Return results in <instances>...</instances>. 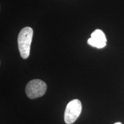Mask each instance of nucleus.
Returning a JSON list of instances; mask_svg holds the SVG:
<instances>
[{
	"label": "nucleus",
	"mask_w": 124,
	"mask_h": 124,
	"mask_svg": "<svg viewBox=\"0 0 124 124\" xmlns=\"http://www.w3.org/2000/svg\"><path fill=\"white\" fill-rule=\"evenodd\" d=\"M107 39L103 32L101 29H96L91 33V38L87 40L90 46L97 48H103L106 45Z\"/></svg>",
	"instance_id": "obj_4"
},
{
	"label": "nucleus",
	"mask_w": 124,
	"mask_h": 124,
	"mask_svg": "<svg viewBox=\"0 0 124 124\" xmlns=\"http://www.w3.org/2000/svg\"><path fill=\"white\" fill-rule=\"evenodd\" d=\"M47 86L44 81L40 79H33L27 83L25 93L30 99H36L42 97L46 93Z\"/></svg>",
	"instance_id": "obj_2"
},
{
	"label": "nucleus",
	"mask_w": 124,
	"mask_h": 124,
	"mask_svg": "<svg viewBox=\"0 0 124 124\" xmlns=\"http://www.w3.org/2000/svg\"><path fill=\"white\" fill-rule=\"evenodd\" d=\"M82 112V103L78 99L71 101L67 105L64 111V120L67 124L76 121Z\"/></svg>",
	"instance_id": "obj_3"
},
{
	"label": "nucleus",
	"mask_w": 124,
	"mask_h": 124,
	"mask_svg": "<svg viewBox=\"0 0 124 124\" xmlns=\"http://www.w3.org/2000/svg\"><path fill=\"white\" fill-rule=\"evenodd\" d=\"M114 124H122V123H121V122H116Z\"/></svg>",
	"instance_id": "obj_5"
},
{
	"label": "nucleus",
	"mask_w": 124,
	"mask_h": 124,
	"mask_svg": "<svg viewBox=\"0 0 124 124\" xmlns=\"http://www.w3.org/2000/svg\"><path fill=\"white\" fill-rule=\"evenodd\" d=\"M33 31L32 28L24 27L18 35V48L21 58L27 59L30 55L31 45L33 38Z\"/></svg>",
	"instance_id": "obj_1"
}]
</instances>
